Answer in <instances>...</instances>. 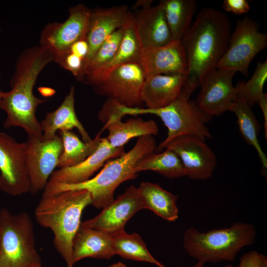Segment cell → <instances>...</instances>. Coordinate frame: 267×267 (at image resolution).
I'll return each instance as SVG.
<instances>
[{
	"label": "cell",
	"mask_w": 267,
	"mask_h": 267,
	"mask_svg": "<svg viewBox=\"0 0 267 267\" xmlns=\"http://www.w3.org/2000/svg\"><path fill=\"white\" fill-rule=\"evenodd\" d=\"M157 147L152 135L139 137L134 146L119 157L107 161L101 171L93 178L80 183H47L43 195H49L68 190L84 189L92 198L91 204L103 208L114 200V192L122 183L135 178L134 168L137 162L145 155L154 152Z\"/></svg>",
	"instance_id": "4"
},
{
	"label": "cell",
	"mask_w": 267,
	"mask_h": 267,
	"mask_svg": "<svg viewBox=\"0 0 267 267\" xmlns=\"http://www.w3.org/2000/svg\"><path fill=\"white\" fill-rule=\"evenodd\" d=\"M235 73L232 70L216 68L204 77L195 101L206 114L213 117L229 111L237 96V89L232 83Z\"/></svg>",
	"instance_id": "14"
},
{
	"label": "cell",
	"mask_w": 267,
	"mask_h": 267,
	"mask_svg": "<svg viewBox=\"0 0 267 267\" xmlns=\"http://www.w3.org/2000/svg\"><path fill=\"white\" fill-rule=\"evenodd\" d=\"M222 8L226 11L236 15L247 13L250 9L249 2L246 0H224Z\"/></svg>",
	"instance_id": "35"
},
{
	"label": "cell",
	"mask_w": 267,
	"mask_h": 267,
	"mask_svg": "<svg viewBox=\"0 0 267 267\" xmlns=\"http://www.w3.org/2000/svg\"><path fill=\"white\" fill-rule=\"evenodd\" d=\"M42 131V139L53 138L57 131H71L76 128L84 142H89L92 139L78 119L75 108V88L72 86L59 106L55 110L46 114L40 122Z\"/></svg>",
	"instance_id": "23"
},
{
	"label": "cell",
	"mask_w": 267,
	"mask_h": 267,
	"mask_svg": "<svg viewBox=\"0 0 267 267\" xmlns=\"http://www.w3.org/2000/svg\"><path fill=\"white\" fill-rule=\"evenodd\" d=\"M138 188L144 209L152 211L169 222L178 219L177 195L163 189L157 183L149 181L142 182Z\"/></svg>",
	"instance_id": "26"
},
{
	"label": "cell",
	"mask_w": 267,
	"mask_h": 267,
	"mask_svg": "<svg viewBox=\"0 0 267 267\" xmlns=\"http://www.w3.org/2000/svg\"><path fill=\"white\" fill-rule=\"evenodd\" d=\"M229 111L235 114L239 131L244 140L256 150L262 165V174L266 177L267 157L259 142L258 134L261 126L252 106L242 96L237 95Z\"/></svg>",
	"instance_id": "25"
},
{
	"label": "cell",
	"mask_w": 267,
	"mask_h": 267,
	"mask_svg": "<svg viewBox=\"0 0 267 267\" xmlns=\"http://www.w3.org/2000/svg\"><path fill=\"white\" fill-rule=\"evenodd\" d=\"M123 34L124 27L117 30L107 37L93 57L86 63L83 74L78 81L105 65L114 57L120 46Z\"/></svg>",
	"instance_id": "31"
},
{
	"label": "cell",
	"mask_w": 267,
	"mask_h": 267,
	"mask_svg": "<svg viewBox=\"0 0 267 267\" xmlns=\"http://www.w3.org/2000/svg\"><path fill=\"white\" fill-rule=\"evenodd\" d=\"M121 119L118 116L111 115L101 121L104 123L102 129L108 132L106 138L115 148L124 147L133 138L153 136L158 134V126L153 120L146 121L136 118L122 122Z\"/></svg>",
	"instance_id": "24"
},
{
	"label": "cell",
	"mask_w": 267,
	"mask_h": 267,
	"mask_svg": "<svg viewBox=\"0 0 267 267\" xmlns=\"http://www.w3.org/2000/svg\"><path fill=\"white\" fill-rule=\"evenodd\" d=\"M116 255L110 233L81 223L72 243V261L86 258L110 259Z\"/></svg>",
	"instance_id": "22"
},
{
	"label": "cell",
	"mask_w": 267,
	"mask_h": 267,
	"mask_svg": "<svg viewBox=\"0 0 267 267\" xmlns=\"http://www.w3.org/2000/svg\"><path fill=\"white\" fill-rule=\"evenodd\" d=\"M231 34V21L224 13L211 7L199 11L181 39L187 62L183 90L188 98L199 87L204 77L217 68Z\"/></svg>",
	"instance_id": "1"
},
{
	"label": "cell",
	"mask_w": 267,
	"mask_h": 267,
	"mask_svg": "<svg viewBox=\"0 0 267 267\" xmlns=\"http://www.w3.org/2000/svg\"><path fill=\"white\" fill-rule=\"evenodd\" d=\"M103 131L102 129L89 142L81 140L71 131H59V135L63 143V151L57 167L62 168L74 166L85 160L97 148Z\"/></svg>",
	"instance_id": "28"
},
{
	"label": "cell",
	"mask_w": 267,
	"mask_h": 267,
	"mask_svg": "<svg viewBox=\"0 0 267 267\" xmlns=\"http://www.w3.org/2000/svg\"><path fill=\"white\" fill-rule=\"evenodd\" d=\"M42 137L28 136L26 162L30 180V191L36 194L44 190L57 167L63 151L62 141L58 134L44 140Z\"/></svg>",
	"instance_id": "12"
},
{
	"label": "cell",
	"mask_w": 267,
	"mask_h": 267,
	"mask_svg": "<svg viewBox=\"0 0 267 267\" xmlns=\"http://www.w3.org/2000/svg\"><path fill=\"white\" fill-rule=\"evenodd\" d=\"M39 90L43 95L45 96H51L55 92L54 89L47 87H40Z\"/></svg>",
	"instance_id": "38"
},
{
	"label": "cell",
	"mask_w": 267,
	"mask_h": 267,
	"mask_svg": "<svg viewBox=\"0 0 267 267\" xmlns=\"http://www.w3.org/2000/svg\"><path fill=\"white\" fill-rule=\"evenodd\" d=\"M91 10L78 4L69 10V16L63 22L46 25L41 34L40 45L53 56V61L69 51L75 42L86 39Z\"/></svg>",
	"instance_id": "9"
},
{
	"label": "cell",
	"mask_w": 267,
	"mask_h": 267,
	"mask_svg": "<svg viewBox=\"0 0 267 267\" xmlns=\"http://www.w3.org/2000/svg\"><path fill=\"white\" fill-rule=\"evenodd\" d=\"M3 93V91H0V101L2 97Z\"/></svg>",
	"instance_id": "41"
},
{
	"label": "cell",
	"mask_w": 267,
	"mask_h": 267,
	"mask_svg": "<svg viewBox=\"0 0 267 267\" xmlns=\"http://www.w3.org/2000/svg\"><path fill=\"white\" fill-rule=\"evenodd\" d=\"M237 267H267V257L256 251H250L240 258Z\"/></svg>",
	"instance_id": "34"
},
{
	"label": "cell",
	"mask_w": 267,
	"mask_h": 267,
	"mask_svg": "<svg viewBox=\"0 0 267 267\" xmlns=\"http://www.w3.org/2000/svg\"><path fill=\"white\" fill-rule=\"evenodd\" d=\"M261 108L264 118V132L266 138H267V93H264L258 102Z\"/></svg>",
	"instance_id": "37"
},
{
	"label": "cell",
	"mask_w": 267,
	"mask_h": 267,
	"mask_svg": "<svg viewBox=\"0 0 267 267\" xmlns=\"http://www.w3.org/2000/svg\"><path fill=\"white\" fill-rule=\"evenodd\" d=\"M174 152L182 164L185 176L205 180L212 176L217 165L215 153L204 140L193 135H181L169 141L164 149Z\"/></svg>",
	"instance_id": "13"
},
{
	"label": "cell",
	"mask_w": 267,
	"mask_h": 267,
	"mask_svg": "<svg viewBox=\"0 0 267 267\" xmlns=\"http://www.w3.org/2000/svg\"><path fill=\"white\" fill-rule=\"evenodd\" d=\"M259 28V24L251 17L238 21L216 68L239 72L248 77L251 62L267 45V35Z\"/></svg>",
	"instance_id": "8"
},
{
	"label": "cell",
	"mask_w": 267,
	"mask_h": 267,
	"mask_svg": "<svg viewBox=\"0 0 267 267\" xmlns=\"http://www.w3.org/2000/svg\"><path fill=\"white\" fill-rule=\"evenodd\" d=\"M186 76L181 74L157 75L145 78L141 99L148 109L166 106L181 94L184 87Z\"/></svg>",
	"instance_id": "21"
},
{
	"label": "cell",
	"mask_w": 267,
	"mask_h": 267,
	"mask_svg": "<svg viewBox=\"0 0 267 267\" xmlns=\"http://www.w3.org/2000/svg\"><path fill=\"white\" fill-rule=\"evenodd\" d=\"M108 267H127L126 265L121 262H118L115 264H113Z\"/></svg>",
	"instance_id": "40"
},
{
	"label": "cell",
	"mask_w": 267,
	"mask_h": 267,
	"mask_svg": "<svg viewBox=\"0 0 267 267\" xmlns=\"http://www.w3.org/2000/svg\"><path fill=\"white\" fill-rule=\"evenodd\" d=\"M145 78L139 62H131L115 69L93 89L122 106L142 108L141 92Z\"/></svg>",
	"instance_id": "10"
},
{
	"label": "cell",
	"mask_w": 267,
	"mask_h": 267,
	"mask_svg": "<svg viewBox=\"0 0 267 267\" xmlns=\"http://www.w3.org/2000/svg\"><path fill=\"white\" fill-rule=\"evenodd\" d=\"M91 203L92 198L88 191L68 190L42 195L35 209L37 222L52 231L55 248L67 267H74L73 240L82 223L83 210Z\"/></svg>",
	"instance_id": "3"
},
{
	"label": "cell",
	"mask_w": 267,
	"mask_h": 267,
	"mask_svg": "<svg viewBox=\"0 0 267 267\" xmlns=\"http://www.w3.org/2000/svg\"><path fill=\"white\" fill-rule=\"evenodd\" d=\"M133 17L141 48L162 46L172 41L164 11L160 3L153 7L142 8Z\"/></svg>",
	"instance_id": "19"
},
{
	"label": "cell",
	"mask_w": 267,
	"mask_h": 267,
	"mask_svg": "<svg viewBox=\"0 0 267 267\" xmlns=\"http://www.w3.org/2000/svg\"><path fill=\"white\" fill-rule=\"evenodd\" d=\"M267 79V61L259 62L255 70L247 82H239L235 86L237 95L242 96L252 107L264 93L263 87Z\"/></svg>",
	"instance_id": "32"
},
{
	"label": "cell",
	"mask_w": 267,
	"mask_h": 267,
	"mask_svg": "<svg viewBox=\"0 0 267 267\" xmlns=\"http://www.w3.org/2000/svg\"><path fill=\"white\" fill-rule=\"evenodd\" d=\"M124 153V147L115 148L106 137H101L96 150L85 160L76 166L54 171L47 183L71 184L85 182L90 179L107 161Z\"/></svg>",
	"instance_id": "17"
},
{
	"label": "cell",
	"mask_w": 267,
	"mask_h": 267,
	"mask_svg": "<svg viewBox=\"0 0 267 267\" xmlns=\"http://www.w3.org/2000/svg\"><path fill=\"white\" fill-rule=\"evenodd\" d=\"M141 48L134 17L131 14L124 27L123 38L114 57L105 65L84 76L80 81L93 88L120 66L131 62H139Z\"/></svg>",
	"instance_id": "20"
},
{
	"label": "cell",
	"mask_w": 267,
	"mask_h": 267,
	"mask_svg": "<svg viewBox=\"0 0 267 267\" xmlns=\"http://www.w3.org/2000/svg\"><path fill=\"white\" fill-rule=\"evenodd\" d=\"M89 47L86 39L74 43L70 47L69 51L82 58L85 62L88 56Z\"/></svg>",
	"instance_id": "36"
},
{
	"label": "cell",
	"mask_w": 267,
	"mask_h": 267,
	"mask_svg": "<svg viewBox=\"0 0 267 267\" xmlns=\"http://www.w3.org/2000/svg\"><path fill=\"white\" fill-rule=\"evenodd\" d=\"M53 60L52 53L40 45L27 48L21 53L10 82L11 89L3 92L0 101V108L7 114L4 123L5 128L19 127L28 136L42 137L36 111L46 100L37 97L33 91L39 75Z\"/></svg>",
	"instance_id": "2"
},
{
	"label": "cell",
	"mask_w": 267,
	"mask_h": 267,
	"mask_svg": "<svg viewBox=\"0 0 267 267\" xmlns=\"http://www.w3.org/2000/svg\"></svg>",
	"instance_id": "42"
},
{
	"label": "cell",
	"mask_w": 267,
	"mask_h": 267,
	"mask_svg": "<svg viewBox=\"0 0 267 267\" xmlns=\"http://www.w3.org/2000/svg\"><path fill=\"white\" fill-rule=\"evenodd\" d=\"M162 5L172 40L181 41L192 24L197 10L194 0H162Z\"/></svg>",
	"instance_id": "27"
},
{
	"label": "cell",
	"mask_w": 267,
	"mask_h": 267,
	"mask_svg": "<svg viewBox=\"0 0 267 267\" xmlns=\"http://www.w3.org/2000/svg\"><path fill=\"white\" fill-rule=\"evenodd\" d=\"M110 233L116 254L125 259L147 262L159 267H165L151 255L138 234L128 233L124 229Z\"/></svg>",
	"instance_id": "30"
},
{
	"label": "cell",
	"mask_w": 267,
	"mask_h": 267,
	"mask_svg": "<svg viewBox=\"0 0 267 267\" xmlns=\"http://www.w3.org/2000/svg\"><path fill=\"white\" fill-rule=\"evenodd\" d=\"M26 143L0 132V189L13 196L30 191L26 162Z\"/></svg>",
	"instance_id": "11"
},
{
	"label": "cell",
	"mask_w": 267,
	"mask_h": 267,
	"mask_svg": "<svg viewBox=\"0 0 267 267\" xmlns=\"http://www.w3.org/2000/svg\"><path fill=\"white\" fill-rule=\"evenodd\" d=\"M144 171H154L170 178L185 176L180 159L168 149L162 152H152L143 156L136 163L134 171L137 174Z\"/></svg>",
	"instance_id": "29"
},
{
	"label": "cell",
	"mask_w": 267,
	"mask_h": 267,
	"mask_svg": "<svg viewBox=\"0 0 267 267\" xmlns=\"http://www.w3.org/2000/svg\"><path fill=\"white\" fill-rule=\"evenodd\" d=\"M130 15L126 5L105 8L98 7L91 10L86 39L89 50L85 65L93 57L108 37L117 30L124 27Z\"/></svg>",
	"instance_id": "18"
},
{
	"label": "cell",
	"mask_w": 267,
	"mask_h": 267,
	"mask_svg": "<svg viewBox=\"0 0 267 267\" xmlns=\"http://www.w3.org/2000/svg\"><path fill=\"white\" fill-rule=\"evenodd\" d=\"M139 62L146 78L157 75L186 76L187 62L181 41L172 40L166 44L141 48Z\"/></svg>",
	"instance_id": "15"
},
{
	"label": "cell",
	"mask_w": 267,
	"mask_h": 267,
	"mask_svg": "<svg viewBox=\"0 0 267 267\" xmlns=\"http://www.w3.org/2000/svg\"><path fill=\"white\" fill-rule=\"evenodd\" d=\"M120 113L138 115L152 114L159 117L168 129L166 138L156 147L161 152L165 146L173 139L181 135H193L204 140L211 137L206 124L212 117L203 112L196 102L188 98L184 91L169 105L157 109L129 108L119 106Z\"/></svg>",
	"instance_id": "6"
},
{
	"label": "cell",
	"mask_w": 267,
	"mask_h": 267,
	"mask_svg": "<svg viewBox=\"0 0 267 267\" xmlns=\"http://www.w3.org/2000/svg\"><path fill=\"white\" fill-rule=\"evenodd\" d=\"M32 220L26 212L0 209V267H42Z\"/></svg>",
	"instance_id": "7"
},
{
	"label": "cell",
	"mask_w": 267,
	"mask_h": 267,
	"mask_svg": "<svg viewBox=\"0 0 267 267\" xmlns=\"http://www.w3.org/2000/svg\"><path fill=\"white\" fill-rule=\"evenodd\" d=\"M143 204L138 187L132 185L95 217L82 223L109 233L124 229L127 222Z\"/></svg>",
	"instance_id": "16"
},
{
	"label": "cell",
	"mask_w": 267,
	"mask_h": 267,
	"mask_svg": "<svg viewBox=\"0 0 267 267\" xmlns=\"http://www.w3.org/2000/svg\"><path fill=\"white\" fill-rule=\"evenodd\" d=\"M54 61L63 68L70 72L77 80L83 74L85 67L84 60L69 51Z\"/></svg>",
	"instance_id": "33"
},
{
	"label": "cell",
	"mask_w": 267,
	"mask_h": 267,
	"mask_svg": "<svg viewBox=\"0 0 267 267\" xmlns=\"http://www.w3.org/2000/svg\"><path fill=\"white\" fill-rule=\"evenodd\" d=\"M204 264H204L203 263L201 262L198 261L197 263L193 267H204ZM223 267H233L232 265L228 264L226 266H224Z\"/></svg>",
	"instance_id": "39"
},
{
	"label": "cell",
	"mask_w": 267,
	"mask_h": 267,
	"mask_svg": "<svg viewBox=\"0 0 267 267\" xmlns=\"http://www.w3.org/2000/svg\"><path fill=\"white\" fill-rule=\"evenodd\" d=\"M256 234L253 224L241 222L205 232L190 227L184 234L183 246L191 257L204 264L232 261L243 248L254 243Z\"/></svg>",
	"instance_id": "5"
}]
</instances>
